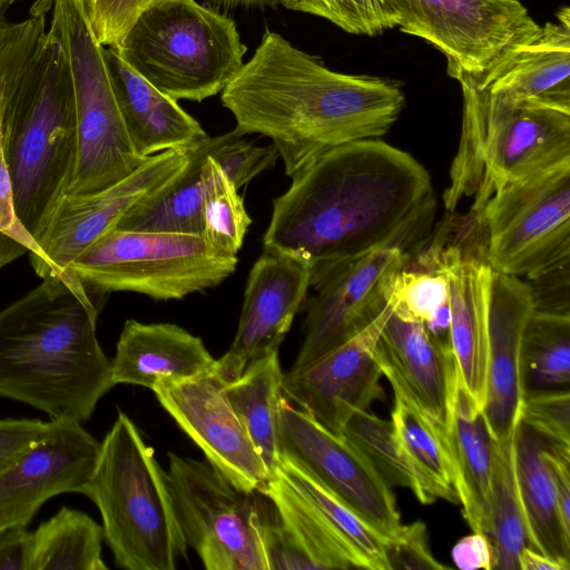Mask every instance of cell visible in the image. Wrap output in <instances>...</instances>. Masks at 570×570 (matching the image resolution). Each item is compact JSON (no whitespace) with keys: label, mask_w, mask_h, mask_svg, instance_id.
Here are the masks:
<instances>
[{"label":"cell","mask_w":570,"mask_h":570,"mask_svg":"<svg viewBox=\"0 0 570 570\" xmlns=\"http://www.w3.org/2000/svg\"><path fill=\"white\" fill-rule=\"evenodd\" d=\"M428 170L381 139L324 154L273 200L264 250L314 267L377 248L410 254L428 236L436 213Z\"/></svg>","instance_id":"cell-1"},{"label":"cell","mask_w":570,"mask_h":570,"mask_svg":"<svg viewBox=\"0 0 570 570\" xmlns=\"http://www.w3.org/2000/svg\"><path fill=\"white\" fill-rule=\"evenodd\" d=\"M220 100L236 131L272 139L291 178L334 148L384 136L405 105L400 83L333 71L268 29Z\"/></svg>","instance_id":"cell-2"},{"label":"cell","mask_w":570,"mask_h":570,"mask_svg":"<svg viewBox=\"0 0 570 570\" xmlns=\"http://www.w3.org/2000/svg\"><path fill=\"white\" fill-rule=\"evenodd\" d=\"M100 298L67 272L0 311V397L51 420L87 421L111 389L96 334Z\"/></svg>","instance_id":"cell-3"},{"label":"cell","mask_w":570,"mask_h":570,"mask_svg":"<svg viewBox=\"0 0 570 570\" xmlns=\"http://www.w3.org/2000/svg\"><path fill=\"white\" fill-rule=\"evenodd\" d=\"M0 147L17 216L37 243L69 188L78 153L72 80L63 50L48 29L6 104Z\"/></svg>","instance_id":"cell-4"},{"label":"cell","mask_w":570,"mask_h":570,"mask_svg":"<svg viewBox=\"0 0 570 570\" xmlns=\"http://www.w3.org/2000/svg\"><path fill=\"white\" fill-rule=\"evenodd\" d=\"M98 508L104 540L118 567L175 570L187 556L167 474L122 411L99 446L83 489Z\"/></svg>","instance_id":"cell-5"},{"label":"cell","mask_w":570,"mask_h":570,"mask_svg":"<svg viewBox=\"0 0 570 570\" xmlns=\"http://www.w3.org/2000/svg\"><path fill=\"white\" fill-rule=\"evenodd\" d=\"M461 138L445 189L454 208L475 195V219L493 193L570 163V110L488 98L464 81Z\"/></svg>","instance_id":"cell-6"},{"label":"cell","mask_w":570,"mask_h":570,"mask_svg":"<svg viewBox=\"0 0 570 570\" xmlns=\"http://www.w3.org/2000/svg\"><path fill=\"white\" fill-rule=\"evenodd\" d=\"M112 48L174 100L200 102L222 92L244 65L236 23L195 0H161Z\"/></svg>","instance_id":"cell-7"},{"label":"cell","mask_w":570,"mask_h":570,"mask_svg":"<svg viewBox=\"0 0 570 570\" xmlns=\"http://www.w3.org/2000/svg\"><path fill=\"white\" fill-rule=\"evenodd\" d=\"M48 30L63 50L75 95L78 153L67 193H97L131 175L149 157L139 156L131 144L87 1L52 0Z\"/></svg>","instance_id":"cell-8"},{"label":"cell","mask_w":570,"mask_h":570,"mask_svg":"<svg viewBox=\"0 0 570 570\" xmlns=\"http://www.w3.org/2000/svg\"><path fill=\"white\" fill-rule=\"evenodd\" d=\"M237 262V257L217 255L202 236L114 227L67 272L99 298L111 292H132L169 301L219 285L234 273Z\"/></svg>","instance_id":"cell-9"},{"label":"cell","mask_w":570,"mask_h":570,"mask_svg":"<svg viewBox=\"0 0 570 570\" xmlns=\"http://www.w3.org/2000/svg\"><path fill=\"white\" fill-rule=\"evenodd\" d=\"M167 482L188 547L207 570H269L266 497L234 487L207 460L168 453Z\"/></svg>","instance_id":"cell-10"},{"label":"cell","mask_w":570,"mask_h":570,"mask_svg":"<svg viewBox=\"0 0 570 570\" xmlns=\"http://www.w3.org/2000/svg\"><path fill=\"white\" fill-rule=\"evenodd\" d=\"M476 220L492 271L534 281L570 263V163L491 195Z\"/></svg>","instance_id":"cell-11"},{"label":"cell","mask_w":570,"mask_h":570,"mask_svg":"<svg viewBox=\"0 0 570 570\" xmlns=\"http://www.w3.org/2000/svg\"><path fill=\"white\" fill-rule=\"evenodd\" d=\"M409 255L377 248L312 269L304 340L289 372H298L367 327L390 304Z\"/></svg>","instance_id":"cell-12"},{"label":"cell","mask_w":570,"mask_h":570,"mask_svg":"<svg viewBox=\"0 0 570 570\" xmlns=\"http://www.w3.org/2000/svg\"><path fill=\"white\" fill-rule=\"evenodd\" d=\"M384 1L403 32L445 56L448 72L480 75L540 28L519 0Z\"/></svg>","instance_id":"cell-13"},{"label":"cell","mask_w":570,"mask_h":570,"mask_svg":"<svg viewBox=\"0 0 570 570\" xmlns=\"http://www.w3.org/2000/svg\"><path fill=\"white\" fill-rule=\"evenodd\" d=\"M279 452L387 540L402 527L392 488L343 435L333 433L285 396L281 405Z\"/></svg>","instance_id":"cell-14"},{"label":"cell","mask_w":570,"mask_h":570,"mask_svg":"<svg viewBox=\"0 0 570 570\" xmlns=\"http://www.w3.org/2000/svg\"><path fill=\"white\" fill-rule=\"evenodd\" d=\"M188 153L166 150L149 157L119 183L92 194H65L52 209L29 256L42 279L65 274L72 262L114 228L137 202L150 195L186 164Z\"/></svg>","instance_id":"cell-15"},{"label":"cell","mask_w":570,"mask_h":570,"mask_svg":"<svg viewBox=\"0 0 570 570\" xmlns=\"http://www.w3.org/2000/svg\"><path fill=\"white\" fill-rule=\"evenodd\" d=\"M164 410L234 487L258 492L269 472L225 393V382L210 372L156 386Z\"/></svg>","instance_id":"cell-16"},{"label":"cell","mask_w":570,"mask_h":570,"mask_svg":"<svg viewBox=\"0 0 570 570\" xmlns=\"http://www.w3.org/2000/svg\"><path fill=\"white\" fill-rule=\"evenodd\" d=\"M393 311L386 308L362 332L298 372L283 379L285 399L333 433L348 419L384 397L375 348Z\"/></svg>","instance_id":"cell-17"},{"label":"cell","mask_w":570,"mask_h":570,"mask_svg":"<svg viewBox=\"0 0 570 570\" xmlns=\"http://www.w3.org/2000/svg\"><path fill=\"white\" fill-rule=\"evenodd\" d=\"M100 443L73 420L51 428L0 472V524L27 527L40 507L61 493H81Z\"/></svg>","instance_id":"cell-18"},{"label":"cell","mask_w":570,"mask_h":570,"mask_svg":"<svg viewBox=\"0 0 570 570\" xmlns=\"http://www.w3.org/2000/svg\"><path fill=\"white\" fill-rule=\"evenodd\" d=\"M312 266L295 257L266 252L253 265L245 287L238 327L229 350L216 360L225 382L252 363L279 350L311 287Z\"/></svg>","instance_id":"cell-19"},{"label":"cell","mask_w":570,"mask_h":570,"mask_svg":"<svg viewBox=\"0 0 570 570\" xmlns=\"http://www.w3.org/2000/svg\"><path fill=\"white\" fill-rule=\"evenodd\" d=\"M510 49L487 71L448 75L481 95L511 104L533 101L570 110V9Z\"/></svg>","instance_id":"cell-20"},{"label":"cell","mask_w":570,"mask_h":570,"mask_svg":"<svg viewBox=\"0 0 570 570\" xmlns=\"http://www.w3.org/2000/svg\"><path fill=\"white\" fill-rule=\"evenodd\" d=\"M534 308L531 284L492 271L489 296V353L483 416L494 440L512 434L524 394L522 337Z\"/></svg>","instance_id":"cell-21"},{"label":"cell","mask_w":570,"mask_h":570,"mask_svg":"<svg viewBox=\"0 0 570 570\" xmlns=\"http://www.w3.org/2000/svg\"><path fill=\"white\" fill-rule=\"evenodd\" d=\"M258 492L267 497L264 538L269 570L363 569L355 553L278 466Z\"/></svg>","instance_id":"cell-22"},{"label":"cell","mask_w":570,"mask_h":570,"mask_svg":"<svg viewBox=\"0 0 570 570\" xmlns=\"http://www.w3.org/2000/svg\"><path fill=\"white\" fill-rule=\"evenodd\" d=\"M449 284L450 340L458 384L482 411L487 395L489 296L492 268L458 246L429 250Z\"/></svg>","instance_id":"cell-23"},{"label":"cell","mask_w":570,"mask_h":570,"mask_svg":"<svg viewBox=\"0 0 570 570\" xmlns=\"http://www.w3.org/2000/svg\"><path fill=\"white\" fill-rule=\"evenodd\" d=\"M216 360L200 337L170 323L127 320L110 361L111 382L148 387L214 372Z\"/></svg>","instance_id":"cell-24"},{"label":"cell","mask_w":570,"mask_h":570,"mask_svg":"<svg viewBox=\"0 0 570 570\" xmlns=\"http://www.w3.org/2000/svg\"><path fill=\"white\" fill-rule=\"evenodd\" d=\"M114 94L131 144L139 156L166 150L188 153L207 134L176 100L135 71L112 48H104Z\"/></svg>","instance_id":"cell-25"},{"label":"cell","mask_w":570,"mask_h":570,"mask_svg":"<svg viewBox=\"0 0 570 570\" xmlns=\"http://www.w3.org/2000/svg\"><path fill=\"white\" fill-rule=\"evenodd\" d=\"M379 344L426 413L449 436L458 374L451 345L436 342L420 321L392 311Z\"/></svg>","instance_id":"cell-26"},{"label":"cell","mask_w":570,"mask_h":570,"mask_svg":"<svg viewBox=\"0 0 570 570\" xmlns=\"http://www.w3.org/2000/svg\"><path fill=\"white\" fill-rule=\"evenodd\" d=\"M375 357L394 394L390 421L395 439L419 479L426 504L438 499L459 503L448 434L420 404L379 342Z\"/></svg>","instance_id":"cell-27"},{"label":"cell","mask_w":570,"mask_h":570,"mask_svg":"<svg viewBox=\"0 0 570 570\" xmlns=\"http://www.w3.org/2000/svg\"><path fill=\"white\" fill-rule=\"evenodd\" d=\"M495 440L482 411L458 384L449 450L462 514L473 532L487 534Z\"/></svg>","instance_id":"cell-28"},{"label":"cell","mask_w":570,"mask_h":570,"mask_svg":"<svg viewBox=\"0 0 570 570\" xmlns=\"http://www.w3.org/2000/svg\"><path fill=\"white\" fill-rule=\"evenodd\" d=\"M224 135L205 137L188 151L186 164L165 185L137 202L116 228L197 235L204 233L205 179L203 166Z\"/></svg>","instance_id":"cell-29"},{"label":"cell","mask_w":570,"mask_h":570,"mask_svg":"<svg viewBox=\"0 0 570 570\" xmlns=\"http://www.w3.org/2000/svg\"><path fill=\"white\" fill-rule=\"evenodd\" d=\"M547 440L519 422L515 473L529 547L570 563V531L562 523L554 483L546 458Z\"/></svg>","instance_id":"cell-30"},{"label":"cell","mask_w":570,"mask_h":570,"mask_svg":"<svg viewBox=\"0 0 570 570\" xmlns=\"http://www.w3.org/2000/svg\"><path fill=\"white\" fill-rule=\"evenodd\" d=\"M284 373L278 350L252 363L225 383L227 399L269 475L279 463V417Z\"/></svg>","instance_id":"cell-31"},{"label":"cell","mask_w":570,"mask_h":570,"mask_svg":"<svg viewBox=\"0 0 570 570\" xmlns=\"http://www.w3.org/2000/svg\"><path fill=\"white\" fill-rule=\"evenodd\" d=\"M102 539L90 515L62 507L31 532L27 570H107Z\"/></svg>","instance_id":"cell-32"},{"label":"cell","mask_w":570,"mask_h":570,"mask_svg":"<svg viewBox=\"0 0 570 570\" xmlns=\"http://www.w3.org/2000/svg\"><path fill=\"white\" fill-rule=\"evenodd\" d=\"M517 429L508 438L495 440L494 445L487 535L497 570H519L518 556L529 547L515 473Z\"/></svg>","instance_id":"cell-33"},{"label":"cell","mask_w":570,"mask_h":570,"mask_svg":"<svg viewBox=\"0 0 570 570\" xmlns=\"http://www.w3.org/2000/svg\"><path fill=\"white\" fill-rule=\"evenodd\" d=\"M524 394L569 390L570 314L535 309L522 337Z\"/></svg>","instance_id":"cell-34"},{"label":"cell","mask_w":570,"mask_h":570,"mask_svg":"<svg viewBox=\"0 0 570 570\" xmlns=\"http://www.w3.org/2000/svg\"><path fill=\"white\" fill-rule=\"evenodd\" d=\"M277 466L344 540L361 561L363 569L389 570L386 538L364 522L295 461L281 455Z\"/></svg>","instance_id":"cell-35"},{"label":"cell","mask_w":570,"mask_h":570,"mask_svg":"<svg viewBox=\"0 0 570 570\" xmlns=\"http://www.w3.org/2000/svg\"><path fill=\"white\" fill-rule=\"evenodd\" d=\"M205 179L203 238L222 257H237L252 224L243 197L209 155L203 166Z\"/></svg>","instance_id":"cell-36"},{"label":"cell","mask_w":570,"mask_h":570,"mask_svg":"<svg viewBox=\"0 0 570 570\" xmlns=\"http://www.w3.org/2000/svg\"><path fill=\"white\" fill-rule=\"evenodd\" d=\"M341 435L365 456L391 488H406L421 503L426 504L419 479L397 444L391 421L368 410L360 411L348 419Z\"/></svg>","instance_id":"cell-37"},{"label":"cell","mask_w":570,"mask_h":570,"mask_svg":"<svg viewBox=\"0 0 570 570\" xmlns=\"http://www.w3.org/2000/svg\"><path fill=\"white\" fill-rule=\"evenodd\" d=\"M391 299L395 315L423 323L449 299L448 281L430 252L420 266H403L395 277Z\"/></svg>","instance_id":"cell-38"},{"label":"cell","mask_w":570,"mask_h":570,"mask_svg":"<svg viewBox=\"0 0 570 570\" xmlns=\"http://www.w3.org/2000/svg\"><path fill=\"white\" fill-rule=\"evenodd\" d=\"M281 4L324 18L353 35L375 37L397 27L396 14L384 0H282Z\"/></svg>","instance_id":"cell-39"},{"label":"cell","mask_w":570,"mask_h":570,"mask_svg":"<svg viewBox=\"0 0 570 570\" xmlns=\"http://www.w3.org/2000/svg\"><path fill=\"white\" fill-rule=\"evenodd\" d=\"M46 27L47 14L32 9L28 18L0 28V125L6 104Z\"/></svg>","instance_id":"cell-40"},{"label":"cell","mask_w":570,"mask_h":570,"mask_svg":"<svg viewBox=\"0 0 570 570\" xmlns=\"http://www.w3.org/2000/svg\"><path fill=\"white\" fill-rule=\"evenodd\" d=\"M519 422L550 443L570 446L569 390L525 395Z\"/></svg>","instance_id":"cell-41"},{"label":"cell","mask_w":570,"mask_h":570,"mask_svg":"<svg viewBox=\"0 0 570 570\" xmlns=\"http://www.w3.org/2000/svg\"><path fill=\"white\" fill-rule=\"evenodd\" d=\"M243 137L235 129L224 134L223 141L212 155L237 189L273 168L278 158L273 145L255 146Z\"/></svg>","instance_id":"cell-42"},{"label":"cell","mask_w":570,"mask_h":570,"mask_svg":"<svg viewBox=\"0 0 570 570\" xmlns=\"http://www.w3.org/2000/svg\"><path fill=\"white\" fill-rule=\"evenodd\" d=\"M97 41L116 47L139 16L161 0H86Z\"/></svg>","instance_id":"cell-43"},{"label":"cell","mask_w":570,"mask_h":570,"mask_svg":"<svg viewBox=\"0 0 570 570\" xmlns=\"http://www.w3.org/2000/svg\"><path fill=\"white\" fill-rule=\"evenodd\" d=\"M29 252L38 253V245L19 220L12 195L11 181L0 147V267Z\"/></svg>","instance_id":"cell-44"},{"label":"cell","mask_w":570,"mask_h":570,"mask_svg":"<svg viewBox=\"0 0 570 570\" xmlns=\"http://www.w3.org/2000/svg\"><path fill=\"white\" fill-rule=\"evenodd\" d=\"M385 554L389 570H443L450 568L433 557L429 546L426 525L422 521L402 524L396 535L387 541Z\"/></svg>","instance_id":"cell-45"},{"label":"cell","mask_w":570,"mask_h":570,"mask_svg":"<svg viewBox=\"0 0 570 570\" xmlns=\"http://www.w3.org/2000/svg\"><path fill=\"white\" fill-rule=\"evenodd\" d=\"M50 428L51 420L49 422L35 419L0 420V472L46 435Z\"/></svg>","instance_id":"cell-46"},{"label":"cell","mask_w":570,"mask_h":570,"mask_svg":"<svg viewBox=\"0 0 570 570\" xmlns=\"http://www.w3.org/2000/svg\"><path fill=\"white\" fill-rule=\"evenodd\" d=\"M451 556L461 570H494L493 549L487 534L473 532L460 539Z\"/></svg>","instance_id":"cell-47"},{"label":"cell","mask_w":570,"mask_h":570,"mask_svg":"<svg viewBox=\"0 0 570 570\" xmlns=\"http://www.w3.org/2000/svg\"><path fill=\"white\" fill-rule=\"evenodd\" d=\"M30 538L27 527L0 531V570H27Z\"/></svg>","instance_id":"cell-48"},{"label":"cell","mask_w":570,"mask_h":570,"mask_svg":"<svg viewBox=\"0 0 570 570\" xmlns=\"http://www.w3.org/2000/svg\"><path fill=\"white\" fill-rule=\"evenodd\" d=\"M424 327L426 332L433 337L436 342L451 345L450 340V328H451V308H450V299L444 302L439 308L433 313V315L424 322Z\"/></svg>","instance_id":"cell-49"},{"label":"cell","mask_w":570,"mask_h":570,"mask_svg":"<svg viewBox=\"0 0 570 570\" xmlns=\"http://www.w3.org/2000/svg\"><path fill=\"white\" fill-rule=\"evenodd\" d=\"M519 570H569L570 563L554 560L530 547H524L518 556Z\"/></svg>","instance_id":"cell-50"},{"label":"cell","mask_w":570,"mask_h":570,"mask_svg":"<svg viewBox=\"0 0 570 570\" xmlns=\"http://www.w3.org/2000/svg\"><path fill=\"white\" fill-rule=\"evenodd\" d=\"M207 3L223 6L227 8L246 7V8H263V7H277L282 0H205Z\"/></svg>","instance_id":"cell-51"},{"label":"cell","mask_w":570,"mask_h":570,"mask_svg":"<svg viewBox=\"0 0 570 570\" xmlns=\"http://www.w3.org/2000/svg\"><path fill=\"white\" fill-rule=\"evenodd\" d=\"M20 0H0V28L9 23L7 13L10 8Z\"/></svg>","instance_id":"cell-52"},{"label":"cell","mask_w":570,"mask_h":570,"mask_svg":"<svg viewBox=\"0 0 570 570\" xmlns=\"http://www.w3.org/2000/svg\"><path fill=\"white\" fill-rule=\"evenodd\" d=\"M3 529H4V527L0 524V531L3 530Z\"/></svg>","instance_id":"cell-53"},{"label":"cell","mask_w":570,"mask_h":570,"mask_svg":"<svg viewBox=\"0 0 570 570\" xmlns=\"http://www.w3.org/2000/svg\"><path fill=\"white\" fill-rule=\"evenodd\" d=\"M0 269H1V267H0Z\"/></svg>","instance_id":"cell-54"}]
</instances>
